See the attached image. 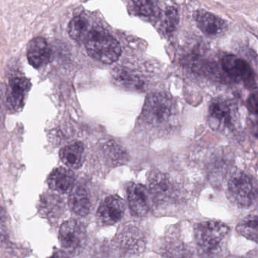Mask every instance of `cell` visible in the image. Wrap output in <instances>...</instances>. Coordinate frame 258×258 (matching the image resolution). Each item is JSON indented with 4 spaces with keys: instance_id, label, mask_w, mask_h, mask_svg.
<instances>
[{
    "instance_id": "10",
    "label": "cell",
    "mask_w": 258,
    "mask_h": 258,
    "mask_svg": "<svg viewBox=\"0 0 258 258\" xmlns=\"http://www.w3.org/2000/svg\"><path fill=\"white\" fill-rule=\"evenodd\" d=\"M125 209L126 206L121 198L116 195L108 196L98 209V220L103 226H112L123 218Z\"/></svg>"
},
{
    "instance_id": "16",
    "label": "cell",
    "mask_w": 258,
    "mask_h": 258,
    "mask_svg": "<svg viewBox=\"0 0 258 258\" xmlns=\"http://www.w3.org/2000/svg\"><path fill=\"white\" fill-rule=\"evenodd\" d=\"M69 205L72 212L81 217L87 216L90 212L91 202L86 188L77 186L71 191Z\"/></svg>"
},
{
    "instance_id": "3",
    "label": "cell",
    "mask_w": 258,
    "mask_h": 258,
    "mask_svg": "<svg viewBox=\"0 0 258 258\" xmlns=\"http://www.w3.org/2000/svg\"><path fill=\"white\" fill-rule=\"evenodd\" d=\"M173 101L164 93H154L148 96L143 110L145 121L155 126L167 124L174 115Z\"/></svg>"
},
{
    "instance_id": "11",
    "label": "cell",
    "mask_w": 258,
    "mask_h": 258,
    "mask_svg": "<svg viewBox=\"0 0 258 258\" xmlns=\"http://www.w3.org/2000/svg\"><path fill=\"white\" fill-rule=\"evenodd\" d=\"M194 18L199 29L208 37H220L227 29L226 22L223 19L205 10H197Z\"/></svg>"
},
{
    "instance_id": "6",
    "label": "cell",
    "mask_w": 258,
    "mask_h": 258,
    "mask_svg": "<svg viewBox=\"0 0 258 258\" xmlns=\"http://www.w3.org/2000/svg\"><path fill=\"white\" fill-rule=\"evenodd\" d=\"M87 232L84 225L75 219L63 223L59 229V241L61 246L72 254L81 252L85 245Z\"/></svg>"
},
{
    "instance_id": "27",
    "label": "cell",
    "mask_w": 258,
    "mask_h": 258,
    "mask_svg": "<svg viewBox=\"0 0 258 258\" xmlns=\"http://www.w3.org/2000/svg\"><path fill=\"white\" fill-rule=\"evenodd\" d=\"M7 220V212L5 210L0 206V224L5 223Z\"/></svg>"
},
{
    "instance_id": "28",
    "label": "cell",
    "mask_w": 258,
    "mask_h": 258,
    "mask_svg": "<svg viewBox=\"0 0 258 258\" xmlns=\"http://www.w3.org/2000/svg\"><path fill=\"white\" fill-rule=\"evenodd\" d=\"M50 258H69L66 253L62 251H57L52 254Z\"/></svg>"
},
{
    "instance_id": "24",
    "label": "cell",
    "mask_w": 258,
    "mask_h": 258,
    "mask_svg": "<svg viewBox=\"0 0 258 258\" xmlns=\"http://www.w3.org/2000/svg\"><path fill=\"white\" fill-rule=\"evenodd\" d=\"M132 4L134 12L139 16L151 17L156 13V6L155 2L134 1Z\"/></svg>"
},
{
    "instance_id": "21",
    "label": "cell",
    "mask_w": 258,
    "mask_h": 258,
    "mask_svg": "<svg viewBox=\"0 0 258 258\" xmlns=\"http://www.w3.org/2000/svg\"><path fill=\"white\" fill-rule=\"evenodd\" d=\"M89 31L88 20L84 16H76L69 23V35L77 41L85 40Z\"/></svg>"
},
{
    "instance_id": "9",
    "label": "cell",
    "mask_w": 258,
    "mask_h": 258,
    "mask_svg": "<svg viewBox=\"0 0 258 258\" xmlns=\"http://www.w3.org/2000/svg\"><path fill=\"white\" fill-rule=\"evenodd\" d=\"M126 199L133 215L143 217L149 213L152 199L147 187L141 184H130L126 188Z\"/></svg>"
},
{
    "instance_id": "19",
    "label": "cell",
    "mask_w": 258,
    "mask_h": 258,
    "mask_svg": "<svg viewBox=\"0 0 258 258\" xmlns=\"http://www.w3.org/2000/svg\"><path fill=\"white\" fill-rule=\"evenodd\" d=\"M112 77L119 85L132 90L143 89L144 83L141 78L129 69L117 67L112 72Z\"/></svg>"
},
{
    "instance_id": "2",
    "label": "cell",
    "mask_w": 258,
    "mask_h": 258,
    "mask_svg": "<svg viewBox=\"0 0 258 258\" xmlns=\"http://www.w3.org/2000/svg\"><path fill=\"white\" fill-rule=\"evenodd\" d=\"M229 233V226L222 222L210 220L199 223L195 228V237L199 251L209 258L215 256Z\"/></svg>"
},
{
    "instance_id": "15",
    "label": "cell",
    "mask_w": 258,
    "mask_h": 258,
    "mask_svg": "<svg viewBox=\"0 0 258 258\" xmlns=\"http://www.w3.org/2000/svg\"><path fill=\"white\" fill-rule=\"evenodd\" d=\"M50 56V49L47 42L43 37H36L29 43L28 59L30 64L35 68L41 67L47 62Z\"/></svg>"
},
{
    "instance_id": "4",
    "label": "cell",
    "mask_w": 258,
    "mask_h": 258,
    "mask_svg": "<svg viewBox=\"0 0 258 258\" xmlns=\"http://www.w3.org/2000/svg\"><path fill=\"white\" fill-rule=\"evenodd\" d=\"M227 193L229 200L241 208L250 207L256 199V189L251 179L242 172L232 175L228 182Z\"/></svg>"
},
{
    "instance_id": "20",
    "label": "cell",
    "mask_w": 258,
    "mask_h": 258,
    "mask_svg": "<svg viewBox=\"0 0 258 258\" xmlns=\"http://www.w3.org/2000/svg\"><path fill=\"white\" fill-rule=\"evenodd\" d=\"M257 216L256 214H250L243 219L238 226L237 231L240 235L245 237L251 241H257Z\"/></svg>"
},
{
    "instance_id": "25",
    "label": "cell",
    "mask_w": 258,
    "mask_h": 258,
    "mask_svg": "<svg viewBox=\"0 0 258 258\" xmlns=\"http://www.w3.org/2000/svg\"><path fill=\"white\" fill-rule=\"evenodd\" d=\"M186 250L177 245L176 247H172L170 250H168V256L170 258H187V254L185 253Z\"/></svg>"
},
{
    "instance_id": "22",
    "label": "cell",
    "mask_w": 258,
    "mask_h": 258,
    "mask_svg": "<svg viewBox=\"0 0 258 258\" xmlns=\"http://www.w3.org/2000/svg\"><path fill=\"white\" fill-rule=\"evenodd\" d=\"M105 155L114 165H122L127 161L126 152L118 145L112 142L108 143L105 146Z\"/></svg>"
},
{
    "instance_id": "17",
    "label": "cell",
    "mask_w": 258,
    "mask_h": 258,
    "mask_svg": "<svg viewBox=\"0 0 258 258\" xmlns=\"http://www.w3.org/2000/svg\"><path fill=\"white\" fill-rule=\"evenodd\" d=\"M61 161L72 169H78L85 161V151L84 145L81 143L64 146L60 151Z\"/></svg>"
},
{
    "instance_id": "13",
    "label": "cell",
    "mask_w": 258,
    "mask_h": 258,
    "mask_svg": "<svg viewBox=\"0 0 258 258\" xmlns=\"http://www.w3.org/2000/svg\"><path fill=\"white\" fill-rule=\"evenodd\" d=\"M31 82L25 78H16L10 81L7 90V103L12 111H19L24 104L25 93L31 88Z\"/></svg>"
},
{
    "instance_id": "8",
    "label": "cell",
    "mask_w": 258,
    "mask_h": 258,
    "mask_svg": "<svg viewBox=\"0 0 258 258\" xmlns=\"http://www.w3.org/2000/svg\"><path fill=\"white\" fill-rule=\"evenodd\" d=\"M223 71L236 82H241L247 88H256L253 70L244 60L234 55H224L222 60Z\"/></svg>"
},
{
    "instance_id": "12",
    "label": "cell",
    "mask_w": 258,
    "mask_h": 258,
    "mask_svg": "<svg viewBox=\"0 0 258 258\" xmlns=\"http://www.w3.org/2000/svg\"><path fill=\"white\" fill-rule=\"evenodd\" d=\"M208 115L210 126L215 131H223L232 125V108L225 101L217 99L211 102Z\"/></svg>"
},
{
    "instance_id": "14",
    "label": "cell",
    "mask_w": 258,
    "mask_h": 258,
    "mask_svg": "<svg viewBox=\"0 0 258 258\" xmlns=\"http://www.w3.org/2000/svg\"><path fill=\"white\" fill-rule=\"evenodd\" d=\"M75 176L73 172L64 167L55 169L48 179L49 188L61 194L72 191L75 188Z\"/></svg>"
},
{
    "instance_id": "18",
    "label": "cell",
    "mask_w": 258,
    "mask_h": 258,
    "mask_svg": "<svg viewBox=\"0 0 258 258\" xmlns=\"http://www.w3.org/2000/svg\"><path fill=\"white\" fill-rule=\"evenodd\" d=\"M64 210V202L59 196L47 194L40 199V211L46 218H58L62 214Z\"/></svg>"
},
{
    "instance_id": "5",
    "label": "cell",
    "mask_w": 258,
    "mask_h": 258,
    "mask_svg": "<svg viewBox=\"0 0 258 258\" xmlns=\"http://www.w3.org/2000/svg\"><path fill=\"white\" fill-rule=\"evenodd\" d=\"M147 188L152 201L158 205L171 203L177 193L176 186L169 176L157 170L149 174Z\"/></svg>"
},
{
    "instance_id": "29",
    "label": "cell",
    "mask_w": 258,
    "mask_h": 258,
    "mask_svg": "<svg viewBox=\"0 0 258 258\" xmlns=\"http://www.w3.org/2000/svg\"><path fill=\"white\" fill-rule=\"evenodd\" d=\"M227 258H246V257H243V256H229V257Z\"/></svg>"
},
{
    "instance_id": "23",
    "label": "cell",
    "mask_w": 258,
    "mask_h": 258,
    "mask_svg": "<svg viewBox=\"0 0 258 258\" xmlns=\"http://www.w3.org/2000/svg\"><path fill=\"white\" fill-rule=\"evenodd\" d=\"M162 28L167 34H170L175 31L179 23V15L175 7H167L161 15Z\"/></svg>"
},
{
    "instance_id": "1",
    "label": "cell",
    "mask_w": 258,
    "mask_h": 258,
    "mask_svg": "<svg viewBox=\"0 0 258 258\" xmlns=\"http://www.w3.org/2000/svg\"><path fill=\"white\" fill-rule=\"evenodd\" d=\"M85 46L92 58L103 64H113L121 55L120 43L102 28H94L89 31Z\"/></svg>"
},
{
    "instance_id": "7",
    "label": "cell",
    "mask_w": 258,
    "mask_h": 258,
    "mask_svg": "<svg viewBox=\"0 0 258 258\" xmlns=\"http://www.w3.org/2000/svg\"><path fill=\"white\" fill-rule=\"evenodd\" d=\"M116 246L123 256H135L144 251L146 238L141 230L136 226H123L117 232Z\"/></svg>"
},
{
    "instance_id": "26",
    "label": "cell",
    "mask_w": 258,
    "mask_h": 258,
    "mask_svg": "<svg viewBox=\"0 0 258 258\" xmlns=\"http://www.w3.org/2000/svg\"><path fill=\"white\" fill-rule=\"evenodd\" d=\"M249 109L254 113L255 114H257V98L256 94H253L250 96L248 99Z\"/></svg>"
}]
</instances>
